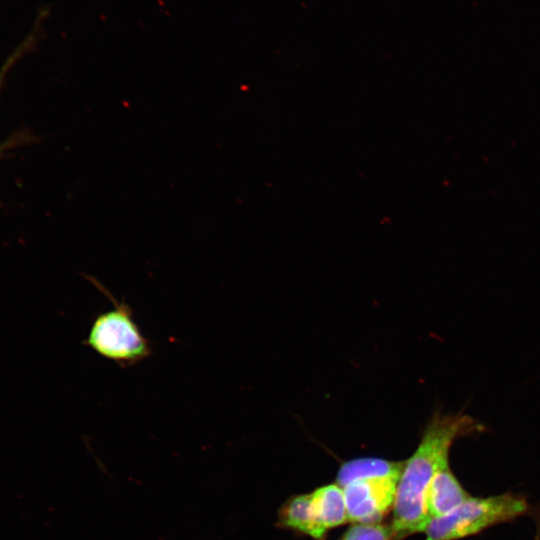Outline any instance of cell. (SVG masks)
I'll use <instances>...</instances> for the list:
<instances>
[{"mask_svg": "<svg viewBox=\"0 0 540 540\" xmlns=\"http://www.w3.org/2000/svg\"><path fill=\"white\" fill-rule=\"evenodd\" d=\"M405 461H391L382 458L364 457L344 462L338 473L337 483L344 487L349 482L374 477L400 478Z\"/></svg>", "mask_w": 540, "mask_h": 540, "instance_id": "obj_7", "label": "cell"}, {"mask_svg": "<svg viewBox=\"0 0 540 540\" xmlns=\"http://www.w3.org/2000/svg\"><path fill=\"white\" fill-rule=\"evenodd\" d=\"M399 478L374 477L349 482L343 488L348 521L379 523L393 508Z\"/></svg>", "mask_w": 540, "mask_h": 540, "instance_id": "obj_4", "label": "cell"}, {"mask_svg": "<svg viewBox=\"0 0 540 540\" xmlns=\"http://www.w3.org/2000/svg\"><path fill=\"white\" fill-rule=\"evenodd\" d=\"M485 430L481 422L464 412L435 411L432 414L416 450L405 460L398 481L390 526L393 537L403 538L425 531L430 520L426 493L433 476L449 464V453L455 441Z\"/></svg>", "mask_w": 540, "mask_h": 540, "instance_id": "obj_1", "label": "cell"}, {"mask_svg": "<svg viewBox=\"0 0 540 540\" xmlns=\"http://www.w3.org/2000/svg\"><path fill=\"white\" fill-rule=\"evenodd\" d=\"M31 139L32 138L29 137V134L27 132L14 133L5 141L0 143V158L5 154L6 151L10 150L11 148L23 145L29 142V140Z\"/></svg>", "mask_w": 540, "mask_h": 540, "instance_id": "obj_11", "label": "cell"}, {"mask_svg": "<svg viewBox=\"0 0 540 540\" xmlns=\"http://www.w3.org/2000/svg\"><path fill=\"white\" fill-rule=\"evenodd\" d=\"M470 497L449 464L444 465L433 476L426 493V508L430 519L451 512Z\"/></svg>", "mask_w": 540, "mask_h": 540, "instance_id": "obj_5", "label": "cell"}, {"mask_svg": "<svg viewBox=\"0 0 540 540\" xmlns=\"http://www.w3.org/2000/svg\"><path fill=\"white\" fill-rule=\"evenodd\" d=\"M41 19H38L36 26L31 31V33L24 39V41L10 54L6 59L5 63L0 69V92L4 87L5 80L9 71L16 64V62L21 59L27 52L33 49V46L36 43L38 38L39 23Z\"/></svg>", "mask_w": 540, "mask_h": 540, "instance_id": "obj_10", "label": "cell"}, {"mask_svg": "<svg viewBox=\"0 0 540 540\" xmlns=\"http://www.w3.org/2000/svg\"><path fill=\"white\" fill-rule=\"evenodd\" d=\"M278 525L309 535L315 540L323 539L312 515L310 494L297 495L288 500L279 511Z\"/></svg>", "mask_w": 540, "mask_h": 540, "instance_id": "obj_8", "label": "cell"}, {"mask_svg": "<svg viewBox=\"0 0 540 540\" xmlns=\"http://www.w3.org/2000/svg\"><path fill=\"white\" fill-rule=\"evenodd\" d=\"M86 278L111 300L113 308L93 317L83 344L121 368L132 367L149 358L153 347L136 323L133 309L125 300H116L94 277Z\"/></svg>", "mask_w": 540, "mask_h": 540, "instance_id": "obj_2", "label": "cell"}, {"mask_svg": "<svg viewBox=\"0 0 540 540\" xmlns=\"http://www.w3.org/2000/svg\"><path fill=\"white\" fill-rule=\"evenodd\" d=\"M530 510L527 499L521 494L471 496L451 512L431 518L424 531V540H459L474 536L527 515Z\"/></svg>", "mask_w": 540, "mask_h": 540, "instance_id": "obj_3", "label": "cell"}, {"mask_svg": "<svg viewBox=\"0 0 540 540\" xmlns=\"http://www.w3.org/2000/svg\"><path fill=\"white\" fill-rule=\"evenodd\" d=\"M393 537L391 527L380 523L354 524L341 540H390Z\"/></svg>", "mask_w": 540, "mask_h": 540, "instance_id": "obj_9", "label": "cell"}, {"mask_svg": "<svg viewBox=\"0 0 540 540\" xmlns=\"http://www.w3.org/2000/svg\"><path fill=\"white\" fill-rule=\"evenodd\" d=\"M310 495L312 515L323 538L329 529L348 521L343 488L338 484L319 487Z\"/></svg>", "mask_w": 540, "mask_h": 540, "instance_id": "obj_6", "label": "cell"}]
</instances>
